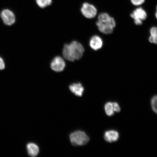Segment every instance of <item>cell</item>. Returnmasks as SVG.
Returning <instances> with one entry per match:
<instances>
[{
  "label": "cell",
  "instance_id": "8992f818",
  "mask_svg": "<svg viewBox=\"0 0 157 157\" xmlns=\"http://www.w3.org/2000/svg\"><path fill=\"white\" fill-rule=\"evenodd\" d=\"M65 67L66 63L64 59L59 56L54 58L50 64L52 69L56 72L63 71Z\"/></svg>",
  "mask_w": 157,
  "mask_h": 157
},
{
  "label": "cell",
  "instance_id": "3957f363",
  "mask_svg": "<svg viewBox=\"0 0 157 157\" xmlns=\"http://www.w3.org/2000/svg\"><path fill=\"white\" fill-rule=\"evenodd\" d=\"M70 142L74 146H82L89 142V137L83 131H78L70 135Z\"/></svg>",
  "mask_w": 157,
  "mask_h": 157
},
{
  "label": "cell",
  "instance_id": "7c38bea8",
  "mask_svg": "<svg viewBox=\"0 0 157 157\" xmlns=\"http://www.w3.org/2000/svg\"><path fill=\"white\" fill-rule=\"evenodd\" d=\"M148 40L151 44H157V27H151L150 30Z\"/></svg>",
  "mask_w": 157,
  "mask_h": 157
},
{
  "label": "cell",
  "instance_id": "5b68a950",
  "mask_svg": "<svg viewBox=\"0 0 157 157\" xmlns=\"http://www.w3.org/2000/svg\"><path fill=\"white\" fill-rule=\"evenodd\" d=\"M82 14L88 19H92L97 14V10L95 6L88 3H84L81 9Z\"/></svg>",
  "mask_w": 157,
  "mask_h": 157
},
{
  "label": "cell",
  "instance_id": "ba28073f",
  "mask_svg": "<svg viewBox=\"0 0 157 157\" xmlns=\"http://www.w3.org/2000/svg\"><path fill=\"white\" fill-rule=\"evenodd\" d=\"M103 44L102 39L98 35H94L90 39V46L94 51H97L101 49L103 47Z\"/></svg>",
  "mask_w": 157,
  "mask_h": 157
},
{
  "label": "cell",
  "instance_id": "277c9868",
  "mask_svg": "<svg viewBox=\"0 0 157 157\" xmlns=\"http://www.w3.org/2000/svg\"><path fill=\"white\" fill-rule=\"evenodd\" d=\"M130 16L134 20L135 25H140L143 24V21L147 18V14L144 9L139 7L133 10L131 13Z\"/></svg>",
  "mask_w": 157,
  "mask_h": 157
},
{
  "label": "cell",
  "instance_id": "7a4b0ae2",
  "mask_svg": "<svg viewBox=\"0 0 157 157\" xmlns=\"http://www.w3.org/2000/svg\"><path fill=\"white\" fill-rule=\"evenodd\" d=\"M96 25L99 30L103 34H110L113 33L116 26L114 19L109 13H102L98 16Z\"/></svg>",
  "mask_w": 157,
  "mask_h": 157
},
{
  "label": "cell",
  "instance_id": "4fadbf2b",
  "mask_svg": "<svg viewBox=\"0 0 157 157\" xmlns=\"http://www.w3.org/2000/svg\"><path fill=\"white\" fill-rule=\"evenodd\" d=\"M105 112L108 116H112L114 114L115 112L113 109V103L108 102L105 104Z\"/></svg>",
  "mask_w": 157,
  "mask_h": 157
},
{
  "label": "cell",
  "instance_id": "52a82bcc",
  "mask_svg": "<svg viewBox=\"0 0 157 157\" xmlns=\"http://www.w3.org/2000/svg\"><path fill=\"white\" fill-rule=\"evenodd\" d=\"M1 17L6 25H10L15 22V17L14 13L9 10H3L1 12Z\"/></svg>",
  "mask_w": 157,
  "mask_h": 157
},
{
  "label": "cell",
  "instance_id": "5bb4252c",
  "mask_svg": "<svg viewBox=\"0 0 157 157\" xmlns=\"http://www.w3.org/2000/svg\"><path fill=\"white\" fill-rule=\"evenodd\" d=\"M52 0H36V3L37 5L41 8L48 6L52 4Z\"/></svg>",
  "mask_w": 157,
  "mask_h": 157
},
{
  "label": "cell",
  "instance_id": "8fae6325",
  "mask_svg": "<svg viewBox=\"0 0 157 157\" xmlns=\"http://www.w3.org/2000/svg\"><path fill=\"white\" fill-rule=\"evenodd\" d=\"M27 150L28 154L31 157H35L38 155L39 150V147L34 143H29L27 145Z\"/></svg>",
  "mask_w": 157,
  "mask_h": 157
},
{
  "label": "cell",
  "instance_id": "ac0fdd59",
  "mask_svg": "<svg viewBox=\"0 0 157 157\" xmlns=\"http://www.w3.org/2000/svg\"><path fill=\"white\" fill-rule=\"evenodd\" d=\"M5 68V64L2 59L0 57V70H2Z\"/></svg>",
  "mask_w": 157,
  "mask_h": 157
},
{
  "label": "cell",
  "instance_id": "30bf717a",
  "mask_svg": "<svg viewBox=\"0 0 157 157\" xmlns=\"http://www.w3.org/2000/svg\"><path fill=\"white\" fill-rule=\"evenodd\" d=\"M70 90L76 96L81 97L84 91V88L80 83H74L69 86Z\"/></svg>",
  "mask_w": 157,
  "mask_h": 157
},
{
  "label": "cell",
  "instance_id": "2e32d148",
  "mask_svg": "<svg viewBox=\"0 0 157 157\" xmlns=\"http://www.w3.org/2000/svg\"><path fill=\"white\" fill-rule=\"evenodd\" d=\"M146 0H131V2L135 6H140L145 2Z\"/></svg>",
  "mask_w": 157,
  "mask_h": 157
},
{
  "label": "cell",
  "instance_id": "9c48e42d",
  "mask_svg": "<svg viewBox=\"0 0 157 157\" xmlns=\"http://www.w3.org/2000/svg\"><path fill=\"white\" fill-rule=\"evenodd\" d=\"M119 135L116 131L109 130L106 131L104 135V138L107 142L113 143L116 142L119 138Z\"/></svg>",
  "mask_w": 157,
  "mask_h": 157
},
{
  "label": "cell",
  "instance_id": "e0dca14e",
  "mask_svg": "<svg viewBox=\"0 0 157 157\" xmlns=\"http://www.w3.org/2000/svg\"><path fill=\"white\" fill-rule=\"evenodd\" d=\"M114 111L115 112L119 113L121 111V108L120 107L119 104L116 102L113 103Z\"/></svg>",
  "mask_w": 157,
  "mask_h": 157
},
{
  "label": "cell",
  "instance_id": "d6986e66",
  "mask_svg": "<svg viewBox=\"0 0 157 157\" xmlns=\"http://www.w3.org/2000/svg\"><path fill=\"white\" fill-rule=\"evenodd\" d=\"M155 17L156 19H157V5L156 7L155 13Z\"/></svg>",
  "mask_w": 157,
  "mask_h": 157
},
{
  "label": "cell",
  "instance_id": "6da1fadb",
  "mask_svg": "<svg viewBox=\"0 0 157 157\" xmlns=\"http://www.w3.org/2000/svg\"><path fill=\"white\" fill-rule=\"evenodd\" d=\"M84 52V48L83 45L77 41H73L70 44L64 45L62 54L66 60L74 62L81 59Z\"/></svg>",
  "mask_w": 157,
  "mask_h": 157
},
{
  "label": "cell",
  "instance_id": "9a60e30c",
  "mask_svg": "<svg viewBox=\"0 0 157 157\" xmlns=\"http://www.w3.org/2000/svg\"><path fill=\"white\" fill-rule=\"evenodd\" d=\"M151 104L153 111L157 114V95L154 96L152 97Z\"/></svg>",
  "mask_w": 157,
  "mask_h": 157
}]
</instances>
